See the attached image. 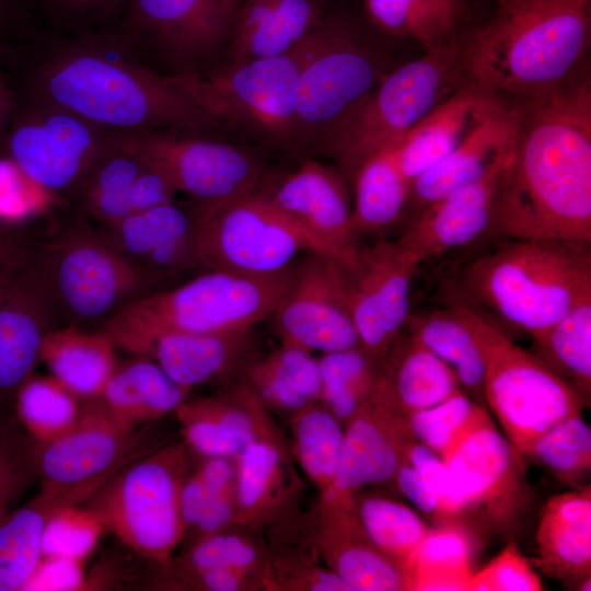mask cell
Wrapping results in <instances>:
<instances>
[{
  "label": "cell",
  "instance_id": "obj_1",
  "mask_svg": "<svg viewBox=\"0 0 591 591\" xmlns=\"http://www.w3.org/2000/svg\"><path fill=\"white\" fill-rule=\"evenodd\" d=\"M513 102L519 125L489 233L591 242L590 74Z\"/></svg>",
  "mask_w": 591,
  "mask_h": 591
},
{
  "label": "cell",
  "instance_id": "obj_2",
  "mask_svg": "<svg viewBox=\"0 0 591 591\" xmlns=\"http://www.w3.org/2000/svg\"><path fill=\"white\" fill-rule=\"evenodd\" d=\"M591 0H497L460 40L466 83L514 100L557 91L588 73Z\"/></svg>",
  "mask_w": 591,
  "mask_h": 591
},
{
  "label": "cell",
  "instance_id": "obj_3",
  "mask_svg": "<svg viewBox=\"0 0 591 591\" xmlns=\"http://www.w3.org/2000/svg\"><path fill=\"white\" fill-rule=\"evenodd\" d=\"M453 290L454 304L534 337L591 300V242L500 237Z\"/></svg>",
  "mask_w": 591,
  "mask_h": 591
},
{
  "label": "cell",
  "instance_id": "obj_4",
  "mask_svg": "<svg viewBox=\"0 0 591 591\" xmlns=\"http://www.w3.org/2000/svg\"><path fill=\"white\" fill-rule=\"evenodd\" d=\"M58 53L40 69V103L69 111L113 132L198 134L215 121L170 81L99 43Z\"/></svg>",
  "mask_w": 591,
  "mask_h": 591
},
{
  "label": "cell",
  "instance_id": "obj_5",
  "mask_svg": "<svg viewBox=\"0 0 591 591\" xmlns=\"http://www.w3.org/2000/svg\"><path fill=\"white\" fill-rule=\"evenodd\" d=\"M290 269L273 275L207 270L176 287L135 299L100 329L108 334L117 349L144 356L151 343L165 333L253 328L270 317L287 287Z\"/></svg>",
  "mask_w": 591,
  "mask_h": 591
},
{
  "label": "cell",
  "instance_id": "obj_6",
  "mask_svg": "<svg viewBox=\"0 0 591 591\" xmlns=\"http://www.w3.org/2000/svg\"><path fill=\"white\" fill-rule=\"evenodd\" d=\"M460 47L426 53L387 72L380 82L317 141L318 150L350 179L376 151L399 142L429 112L465 82Z\"/></svg>",
  "mask_w": 591,
  "mask_h": 591
},
{
  "label": "cell",
  "instance_id": "obj_7",
  "mask_svg": "<svg viewBox=\"0 0 591 591\" xmlns=\"http://www.w3.org/2000/svg\"><path fill=\"white\" fill-rule=\"evenodd\" d=\"M339 20L323 22L291 50L230 63L200 73L169 76L205 115L247 124L294 144V105L300 74L334 35Z\"/></svg>",
  "mask_w": 591,
  "mask_h": 591
},
{
  "label": "cell",
  "instance_id": "obj_8",
  "mask_svg": "<svg viewBox=\"0 0 591 591\" xmlns=\"http://www.w3.org/2000/svg\"><path fill=\"white\" fill-rule=\"evenodd\" d=\"M187 472L185 443H166L113 474L81 505L131 552L161 566L185 535L179 493Z\"/></svg>",
  "mask_w": 591,
  "mask_h": 591
},
{
  "label": "cell",
  "instance_id": "obj_9",
  "mask_svg": "<svg viewBox=\"0 0 591 591\" xmlns=\"http://www.w3.org/2000/svg\"><path fill=\"white\" fill-rule=\"evenodd\" d=\"M450 306L467 325L482 351L486 406L503 436L523 455L544 431L581 415L586 406L580 396L538 357L518 347L465 305Z\"/></svg>",
  "mask_w": 591,
  "mask_h": 591
},
{
  "label": "cell",
  "instance_id": "obj_10",
  "mask_svg": "<svg viewBox=\"0 0 591 591\" xmlns=\"http://www.w3.org/2000/svg\"><path fill=\"white\" fill-rule=\"evenodd\" d=\"M35 262L59 318L80 327L100 324L153 288L84 221L67 224L35 244Z\"/></svg>",
  "mask_w": 591,
  "mask_h": 591
},
{
  "label": "cell",
  "instance_id": "obj_11",
  "mask_svg": "<svg viewBox=\"0 0 591 591\" xmlns=\"http://www.w3.org/2000/svg\"><path fill=\"white\" fill-rule=\"evenodd\" d=\"M195 209L196 257L207 270L273 275L290 268L301 252L317 253L266 196L253 193Z\"/></svg>",
  "mask_w": 591,
  "mask_h": 591
},
{
  "label": "cell",
  "instance_id": "obj_12",
  "mask_svg": "<svg viewBox=\"0 0 591 591\" xmlns=\"http://www.w3.org/2000/svg\"><path fill=\"white\" fill-rule=\"evenodd\" d=\"M117 418L99 398L82 401L78 420L59 437L37 443L40 491L86 499L113 474L163 447L148 429Z\"/></svg>",
  "mask_w": 591,
  "mask_h": 591
},
{
  "label": "cell",
  "instance_id": "obj_13",
  "mask_svg": "<svg viewBox=\"0 0 591 591\" xmlns=\"http://www.w3.org/2000/svg\"><path fill=\"white\" fill-rule=\"evenodd\" d=\"M445 465L477 526L511 538L530 507L531 489L524 455L494 420L475 431Z\"/></svg>",
  "mask_w": 591,
  "mask_h": 591
},
{
  "label": "cell",
  "instance_id": "obj_14",
  "mask_svg": "<svg viewBox=\"0 0 591 591\" xmlns=\"http://www.w3.org/2000/svg\"><path fill=\"white\" fill-rule=\"evenodd\" d=\"M120 140L197 205L228 201L255 193L256 160L229 143L174 130L118 132Z\"/></svg>",
  "mask_w": 591,
  "mask_h": 591
},
{
  "label": "cell",
  "instance_id": "obj_15",
  "mask_svg": "<svg viewBox=\"0 0 591 591\" xmlns=\"http://www.w3.org/2000/svg\"><path fill=\"white\" fill-rule=\"evenodd\" d=\"M386 73L380 55L339 20L332 38L300 74L294 105V144L316 143Z\"/></svg>",
  "mask_w": 591,
  "mask_h": 591
},
{
  "label": "cell",
  "instance_id": "obj_16",
  "mask_svg": "<svg viewBox=\"0 0 591 591\" xmlns=\"http://www.w3.org/2000/svg\"><path fill=\"white\" fill-rule=\"evenodd\" d=\"M116 132L100 128L57 106H40L14 125L10 160L54 195L79 193Z\"/></svg>",
  "mask_w": 591,
  "mask_h": 591
},
{
  "label": "cell",
  "instance_id": "obj_17",
  "mask_svg": "<svg viewBox=\"0 0 591 591\" xmlns=\"http://www.w3.org/2000/svg\"><path fill=\"white\" fill-rule=\"evenodd\" d=\"M281 343L322 354L361 347L343 264L317 253L292 265L270 315Z\"/></svg>",
  "mask_w": 591,
  "mask_h": 591
},
{
  "label": "cell",
  "instance_id": "obj_18",
  "mask_svg": "<svg viewBox=\"0 0 591 591\" xmlns=\"http://www.w3.org/2000/svg\"><path fill=\"white\" fill-rule=\"evenodd\" d=\"M343 267L361 348L380 361L405 327L417 265L396 240H381Z\"/></svg>",
  "mask_w": 591,
  "mask_h": 591
},
{
  "label": "cell",
  "instance_id": "obj_19",
  "mask_svg": "<svg viewBox=\"0 0 591 591\" xmlns=\"http://www.w3.org/2000/svg\"><path fill=\"white\" fill-rule=\"evenodd\" d=\"M34 252L35 244L0 283V407L13 408L19 389L40 362L45 336L59 320Z\"/></svg>",
  "mask_w": 591,
  "mask_h": 591
},
{
  "label": "cell",
  "instance_id": "obj_20",
  "mask_svg": "<svg viewBox=\"0 0 591 591\" xmlns=\"http://www.w3.org/2000/svg\"><path fill=\"white\" fill-rule=\"evenodd\" d=\"M347 181L338 167L304 160L266 196L302 230L318 254L343 265H350L359 251Z\"/></svg>",
  "mask_w": 591,
  "mask_h": 591
},
{
  "label": "cell",
  "instance_id": "obj_21",
  "mask_svg": "<svg viewBox=\"0 0 591 591\" xmlns=\"http://www.w3.org/2000/svg\"><path fill=\"white\" fill-rule=\"evenodd\" d=\"M99 225L106 241L153 289L200 267L195 251V208L172 201Z\"/></svg>",
  "mask_w": 591,
  "mask_h": 591
},
{
  "label": "cell",
  "instance_id": "obj_22",
  "mask_svg": "<svg viewBox=\"0 0 591 591\" xmlns=\"http://www.w3.org/2000/svg\"><path fill=\"white\" fill-rule=\"evenodd\" d=\"M406 417L392 406L380 386L346 422L335 479L321 500L352 498L371 485L393 483L407 441Z\"/></svg>",
  "mask_w": 591,
  "mask_h": 591
},
{
  "label": "cell",
  "instance_id": "obj_23",
  "mask_svg": "<svg viewBox=\"0 0 591 591\" xmlns=\"http://www.w3.org/2000/svg\"><path fill=\"white\" fill-rule=\"evenodd\" d=\"M311 541L349 591L410 590L408 573L369 538L352 498L321 500Z\"/></svg>",
  "mask_w": 591,
  "mask_h": 591
},
{
  "label": "cell",
  "instance_id": "obj_24",
  "mask_svg": "<svg viewBox=\"0 0 591 591\" xmlns=\"http://www.w3.org/2000/svg\"><path fill=\"white\" fill-rule=\"evenodd\" d=\"M509 163L418 211L396 240L415 265L489 233L498 192Z\"/></svg>",
  "mask_w": 591,
  "mask_h": 591
},
{
  "label": "cell",
  "instance_id": "obj_25",
  "mask_svg": "<svg viewBox=\"0 0 591 591\" xmlns=\"http://www.w3.org/2000/svg\"><path fill=\"white\" fill-rule=\"evenodd\" d=\"M510 104L506 97L464 83L397 143L395 154L402 174L412 183Z\"/></svg>",
  "mask_w": 591,
  "mask_h": 591
},
{
  "label": "cell",
  "instance_id": "obj_26",
  "mask_svg": "<svg viewBox=\"0 0 591 591\" xmlns=\"http://www.w3.org/2000/svg\"><path fill=\"white\" fill-rule=\"evenodd\" d=\"M174 414L183 442L202 457L236 459L270 427L265 406L246 383L223 395L187 398Z\"/></svg>",
  "mask_w": 591,
  "mask_h": 591
},
{
  "label": "cell",
  "instance_id": "obj_27",
  "mask_svg": "<svg viewBox=\"0 0 591 591\" xmlns=\"http://www.w3.org/2000/svg\"><path fill=\"white\" fill-rule=\"evenodd\" d=\"M514 102L472 134L450 154L410 183L407 206L418 211L475 183L510 161L519 125Z\"/></svg>",
  "mask_w": 591,
  "mask_h": 591
},
{
  "label": "cell",
  "instance_id": "obj_28",
  "mask_svg": "<svg viewBox=\"0 0 591 591\" xmlns=\"http://www.w3.org/2000/svg\"><path fill=\"white\" fill-rule=\"evenodd\" d=\"M534 564L546 576L564 581L591 577V487L583 485L551 497L535 534ZM578 584V586H579Z\"/></svg>",
  "mask_w": 591,
  "mask_h": 591
},
{
  "label": "cell",
  "instance_id": "obj_29",
  "mask_svg": "<svg viewBox=\"0 0 591 591\" xmlns=\"http://www.w3.org/2000/svg\"><path fill=\"white\" fill-rule=\"evenodd\" d=\"M126 24L182 56L207 54L231 27L218 0H127Z\"/></svg>",
  "mask_w": 591,
  "mask_h": 591
},
{
  "label": "cell",
  "instance_id": "obj_30",
  "mask_svg": "<svg viewBox=\"0 0 591 591\" xmlns=\"http://www.w3.org/2000/svg\"><path fill=\"white\" fill-rule=\"evenodd\" d=\"M291 462L271 426L235 459L236 523L257 528L270 522L296 490Z\"/></svg>",
  "mask_w": 591,
  "mask_h": 591
},
{
  "label": "cell",
  "instance_id": "obj_31",
  "mask_svg": "<svg viewBox=\"0 0 591 591\" xmlns=\"http://www.w3.org/2000/svg\"><path fill=\"white\" fill-rule=\"evenodd\" d=\"M322 22L315 0H242L232 21L231 63L285 54Z\"/></svg>",
  "mask_w": 591,
  "mask_h": 591
},
{
  "label": "cell",
  "instance_id": "obj_32",
  "mask_svg": "<svg viewBox=\"0 0 591 591\" xmlns=\"http://www.w3.org/2000/svg\"><path fill=\"white\" fill-rule=\"evenodd\" d=\"M380 386L404 417L430 408L462 390L453 370L405 327L380 360Z\"/></svg>",
  "mask_w": 591,
  "mask_h": 591
},
{
  "label": "cell",
  "instance_id": "obj_33",
  "mask_svg": "<svg viewBox=\"0 0 591 591\" xmlns=\"http://www.w3.org/2000/svg\"><path fill=\"white\" fill-rule=\"evenodd\" d=\"M252 328L223 333H165L148 347L154 360L176 383L190 390L225 376L247 351Z\"/></svg>",
  "mask_w": 591,
  "mask_h": 591
},
{
  "label": "cell",
  "instance_id": "obj_34",
  "mask_svg": "<svg viewBox=\"0 0 591 591\" xmlns=\"http://www.w3.org/2000/svg\"><path fill=\"white\" fill-rule=\"evenodd\" d=\"M107 333L68 324L56 327L44 338L43 362L53 378L82 401L99 397L118 359Z\"/></svg>",
  "mask_w": 591,
  "mask_h": 591
},
{
  "label": "cell",
  "instance_id": "obj_35",
  "mask_svg": "<svg viewBox=\"0 0 591 591\" xmlns=\"http://www.w3.org/2000/svg\"><path fill=\"white\" fill-rule=\"evenodd\" d=\"M188 389L171 379L151 358L118 361L99 398L120 420L141 427L174 413Z\"/></svg>",
  "mask_w": 591,
  "mask_h": 591
},
{
  "label": "cell",
  "instance_id": "obj_36",
  "mask_svg": "<svg viewBox=\"0 0 591 591\" xmlns=\"http://www.w3.org/2000/svg\"><path fill=\"white\" fill-rule=\"evenodd\" d=\"M372 23L382 31L417 40L426 53L460 47L467 0H364Z\"/></svg>",
  "mask_w": 591,
  "mask_h": 591
},
{
  "label": "cell",
  "instance_id": "obj_37",
  "mask_svg": "<svg viewBox=\"0 0 591 591\" xmlns=\"http://www.w3.org/2000/svg\"><path fill=\"white\" fill-rule=\"evenodd\" d=\"M79 500L39 493L25 506L0 519V591L24 590L43 557L45 528L51 515Z\"/></svg>",
  "mask_w": 591,
  "mask_h": 591
},
{
  "label": "cell",
  "instance_id": "obj_38",
  "mask_svg": "<svg viewBox=\"0 0 591 591\" xmlns=\"http://www.w3.org/2000/svg\"><path fill=\"white\" fill-rule=\"evenodd\" d=\"M397 143L367 158L350 178L354 185L351 225L355 235L386 230L407 207L410 183L398 167Z\"/></svg>",
  "mask_w": 591,
  "mask_h": 591
},
{
  "label": "cell",
  "instance_id": "obj_39",
  "mask_svg": "<svg viewBox=\"0 0 591 591\" xmlns=\"http://www.w3.org/2000/svg\"><path fill=\"white\" fill-rule=\"evenodd\" d=\"M246 384L263 405L292 414L318 401L321 376L317 358L300 346L281 343L246 369Z\"/></svg>",
  "mask_w": 591,
  "mask_h": 591
},
{
  "label": "cell",
  "instance_id": "obj_40",
  "mask_svg": "<svg viewBox=\"0 0 591 591\" xmlns=\"http://www.w3.org/2000/svg\"><path fill=\"white\" fill-rule=\"evenodd\" d=\"M405 328L453 370L461 389L470 397L487 408L482 351L467 325L451 306L409 313Z\"/></svg>",
  "mask_w": 591,
  "mask_h": 591
},
{
  "label": "cell",
  "instance_id": "obj_41",
  "mask_svg": "<svg viewBox=\"0 0 591 591\" xmlns=\"http://www.w3.org/2000/svg\"><path fill=\"white\" fill-rule=\"evenodd\" d=\"M233 525L184 547L183 553L158 566L148 587L167 589L184 577L213 568H233L262 578L265 587L267 555L252 535Z\"/></svg>",
  "mask_w": 591,
  "mask_h": 591
},
{
  "label": "cell",
  "instance_id": "obj_42",
  "mask_svg": "<svg viewBox=\"0 0 591 591\" xmlns=\"http://www.w3.org/2000/svg\"><path fill=\"white\" fill-rule=\"evenodd\" d=\"M534 355L580 396L591 399V300L576 306L557 323L532 337Z\"/></svg>",
  "mask_w": 591,
  "mask_h": 591
},
{
  "label": "cell",
  "instance_id": "obj_43",
  "mask_svg": "<svg viewBox=\"0 0 591 591\" xmlns=\"http://www.w3.org/2000/svg\"><path fill=\"white\" fill-rule=\"evenodd\" d=\"M352 500L372 543L409 576L416 553L433 526L408 506L385 496L360 489Z\"/></svg>",
  "mask_w": 591,
  "mask_h": 591
},
{
  "label": "cell",
  "instance_id": "obj_44",
  "mask_svg": "<svg viewBox=\"0 0 591 591\" xmlns=\"http://www.w3.org/2000/svg\"><path fill=\"white\" fill-rule=\"evenodd\" d=\"M344 434L345 426L320 401L292 414V453L320 496L335 479Z\"/></svg>",
  "mask_w": 591,
  "mask_h": 591
},
{
  "label": "cell",
  "instance_id": "obj_45",
  "mask_svg": "<svg viewBox=\"0 0 591 591\" xmlns=\"http://www.w3.org/2000/svg\"><path fill=\"white\" fill-rule=\"evenodd\" d=\"M473 534L462 526L432 528L410 567V590H467L473 575Z\"/></svg>",
  "mask_w": 591,
  "mask_h": 591
},
{
  "label": "cell",
  "instance_id": "obj_46",
  "mask_svg": "<svg viewBox=\"0 0 591 591\" xmlns=\"http://www.w3.org/2000/svg\"><path fill=\"white\" fill-rule=\"evenodd\" d=\"M317 361L318 401L345 426L374 393L380 361L361 347L322 354Z\"/></svg>",
  "mask_w": 591,
  "mask_h": 591
},
{
  "label": "cell",
  "instance_id": "obj_47",
  "mask_svg": "<svg viewBox=\"0 0 591 591\" xmlns=\"http://www.w3.org/2000/svg\"><path fill=\"white\" fill-rule=\"evenodd\" d=\"M491 421L488 409L463 390L406 417L410 436L431 449L444 463L475 431Z\"/></svg>",
  "mask_w": 591,
  "mask_h": 591
},
{
  "label": "cell",
  "instance_id": "obj_48",
  "mask_svg": "<svg viewBox=\"0 0 591 591\" xmlns=\"http://www.w3.org/2000/svg\"><path fill=\"white\" fill-rule=\"evenodd\" d=\"M82 399L51 375L32 374L19 389L13 410L30 436L37 442L50 441L78 420Z\"/></svg>",
  "mask_w": 591,
  "mask_h": 591
},
{
  "label": "cell",
  "instance_id": "obj_49",
  "mask_svg": "<svg viewBox=\"0 0 591 591\" xmlns=\"http://www.w3.org/2000/svg\"><path fill=\"white\" fill-rule=\"evenodd\" d=\"M524 456L560 482L573 488L583 486L591 471L590 427L581 415L568 417L540 434Z\"/></svg>",
  "mask_w": 591,
  "mask_h": 591
},
{
  "label": "cell",
  "instance_id": "obj_50",
  "mask_svg": "<svg viewBox=\"0 0 591 591\" xmlns=\"http://www.w3.org/2000/svg\"><path fill=\"white\" fill-rule=\"evenodd\" d=\"M36 441L13 408L0 407V519L12 501L36 477Z\"/></svg>",
  "mask_w": 591,
  "mask_h": 591
},
{
  "label": "cell",
  "instance_id": "obj_51",
  "mask_svg": "<svg viewBox=\"0 0 591 591\" xmlns=\"http://www.w3.org/2000/svg\"><path fill=\"white\" fill-rule=\"evenodd\" d=\"M176 190L158 171L148 169L128 186L82 199L85 213L108 224L159 205L174 201Z\"/></svg>",
  "mask_w": 591,
  "mask_h": 591
},
{
  "label": "cell",
  "instance_id": "obj_52",
  "mask_svg": "<svg viewBox=\"0 0 591 591\" xmlns=\"http://www.w3.org/2000/svg\"><path fill=\"white\" fill-rule=\"evenodd\" d=\"M104 526L81 503L57 510L43 535V557L84 561L95 548Z\"/></svg>",
  "mask_w": 591,
  "mask_h": 591
},
{
  "label": "cell",
  "instance_id": "obj_53",
  "mask_svg": "<svg viewBox=\"0 0 591 591\" xmlns=\"http://www.w3.org/2000/svg\"><path fill=\"white\" fill-rule=\"evenodd\" d=\"M542 581L514 544L507 545L484 568L473 572L470 591H540Z\"/></svg>",
  "mask_w": 591,
  "mask_h": 591
},
{
  "label": "cell",
  "instance_id": "obj_54",
  "mask_svg": "<svg viewBox=\"0 0 591 591\" xmlns=\"http://www.w3.org/2000/svg\"><path fill=\"white\" fill-rule=\"evenodd\" d=\"M47 16L69 25L112 20L126 9L127 0H30Z\"/></svg>",
  "mask_w": 591,
  "mask_h": 591
},
{
  "label": "cell",
  "instance_id": "obj_55",
  "mask_svg": "<svg viewBox=\"0 0 591 591\" xmlns=\"http://www.w3.org/2000/svg\"><path fill=\"white\" fill-rule=\"evenodd\" d=\"M84 582L83 561L61 557H42L24 590H83Z\"/></svg>",
  "mask_w": 591,
  "mask_h": 591
},
{
  "label": "cell",
  "instance_id": "obj_56",
  "mask_svg": "<svg viewBox=\"0 0 591 591\" xmlns=\"http://www.w3.org/2000/svg\"><path fill=\"white\" fill-rule=\"evenodd\" d=\"M264 587L260 577L233 568L204 570L172 582L169 590L241 591Z\"/></svg>",
  "mask_w": 591,
  "mask_h": 591
},
{
  "label": "cell",
  "instance_id": "obj_57",
  "mask_svg": "<svg viewBox=\"0 0 591 591\" xmlns=\"http://www.w3.org/2000/svg\"><path fill=\"white\" fill-rule=\"evenodd\" d=\"M236 523L234 490L209 496L208 502L195 526L184 536V546L220 532Z\"/></svg>",
  "mask_w": 591,
  "mask_h": 591
},
{
  "label": "cell",
  "instance_id": "obj_58",
  "mask_svg": "<svg viewBox=\"0 0 591 591\" xmlns=\"http://www.w3.org/2000/svg\"><path fill=\"white\" fill-rule=\"evenodd\" d=\"M31 233L13 223L0 222V283L33 250Z\"/></svg>",
  "mask_w": 591,
  "mask_h": 591
},
{
  "label": "cell",
  "instance_id": "obj_59",
  "mask_svg": "<svg viewBox=\"0 0 591 591\" xmlns=\"http://www.w3.org/2000/svg\"><path fill=\"white\" fill-rule=\"evenodd\" d=\"M209 496L234 490L235 459L206 456L196 470Z\"/></svg>",
  "mask_w": 591,
  "mask_h": 591
},
{
  "label": "cell",
  "instance_id": "obj_60",
  "mask_svg": "<svg viewBox=\"0 0 591 591\" xmlns=\"http://www.w3.org/2000/svg\"><path fill=\"white\" fill-rule=\"evenodd\" d=\"M209 499V494L197 472L185 477L179 493V512L185 535L195 526ZM184 535V536H185Z\"/></svg>",
  "mask_w": 591,
  "mask_h": 591
},
{
  "label": "cell",
  "instance_id": "obj_61",
  "mask_svg": "<svg viewBox=\"0 0 591 591\" xmlns=\"http://www.w3.org/2000/svg\"><path fill=\"white\" fill-rule=\"evenodd\" d=\"M23 14L18 0H0V30L16 24Z\"/></svg>",
  "mask_w": 591,
  "mask_h": 591
},
{
  "label": "cell",
  "instance_id": "obj_62",
  "mask_svg": "<svg viewBox=\"0 0 591 591\" xmlns=\"http://www.w3.org/2000/svg\"><path fill=\"white\" fill-rule=\"evenodd\" d=\"M12 107L10 91L0 71V134L5 126Z\"/></svg>",
  "mask_w": 591,
  "mask_h": 591
},
{
  "label": "cell",
  "instance_id": "obj_63",
  "mask_svg": "<svg viewBox=\"0 0 591 591\" xmlns=\"http://www.w3.org/2000/svg\"><path fill=\"white\" fill-rule=\"evenodd\" d=\"M218 1L222 8L224 15L232 24L235 12L242 0H218Z\"/></svg>",
  "mask_w": 591,
  "mask_h": 591
}]
</instances>
